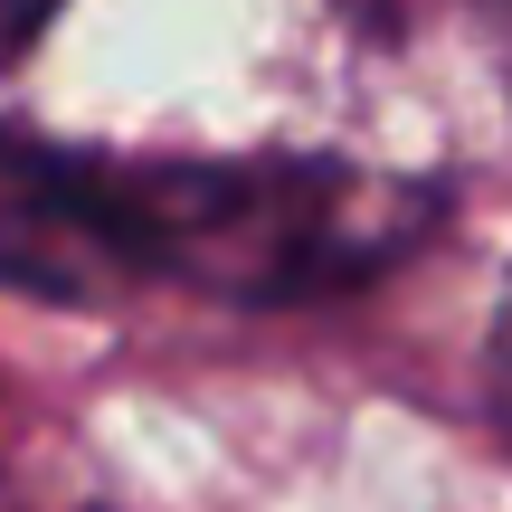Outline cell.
I'll return each instance as SVG.
<instances>
[{
    "mask_svg": "<svg viewBox=\"0 0 512 512\" xmlns=\"http://www.w3.org/2000/svg\"><path fill=\"white\" fill-rule=\"evenodd\" d=\"M437 200L351 162H105L86 152L95 285H209V294H323L380 275Z\"/></svg>",
    "mask_w": 512,
    "mask_h": 512,
    "instance_id": "cell-1",
    "label": "cell"
},
{
    "mask_svg": "<svg viewBox=\"0 0 512 512\" xmlns=\"http://www.w3.org/2000/svg\"><path fill=\"white\" fill-rule=\"evenodd\" d=\"M38 10H48V0H0V57H10V48H19V38H29V29H38Z\"/></svg>",
    "mask_w": 512,
    "mask_h": 512,
    "instance_id": "cell-2",
    "label": "cell"
},
{
    "mask_svg": "<svg viewBox=\"0 0 512 512\" xmlns=\"http://www.w3.org/2000/svg\"><path fill=\"white\" fill-rule=\"evenodd\" d=\"M494 389H503V418H512V304H503V323H494Z\"/></svg>",
    "mask_w": 512,
    "mask_h": 512,
    "instance_id": "cell-3",
    "label": "cell"
}]
</instances>
